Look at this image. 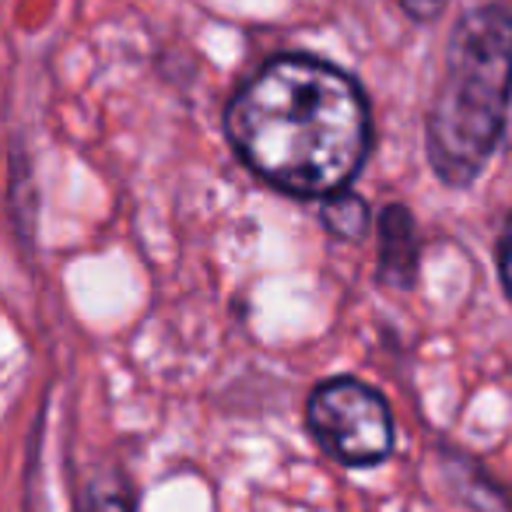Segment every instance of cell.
I'll return each mask as SVG.
<instances>
[{
	"instance_id": "cell-2",
	"label": "cell",
	"mask_w": 512,
	"mask_h": 512,
	"mask_svg": "<svg viewBox=\"0 0 512 512\" xmlns=\"http://www.w3.org/2000/svg\"><path fill=\"white\" fill-rule=\"evenodd\" d=\"M512 99V11L474 8L446 43V71L425 123L428 162L446 186H470L505 130Z\"/></svg>"
},
{
	"instance_id": "cell-7",
	"label": "cell",
	"mask_w": 512,
	"mask_h": 512,
	"mask_svg": "<svg viewBox=\"0 0 512 512\" xmlns=\"http://www.w3.org/2000/svg\"><path fill=\"white\" fill-rule=\"evenodd\" d=\"M446 4L449 0H400V8H404L411 18H418V22H432V18H439Z\"/></svg>"
},
{
	"instance_id": "cell-6",
	"label": "cell",
	"mask_w": 512,
	"mask_h": 512,
	"mask_svg": "<svg viewBox=\"0 0 512 512\" xmlns=\"http://www.w3.org/2000/svg\"><path fill=\"white\" fill-rule=\"evenodd\" d=\"M498 278H502V288L512 302V214L505 218L502 239H498Z\"/></svg>"
},
{
	"instance_id": "cell-4",
	"label": "cell",
	"mask_w": 512,
	"mask_h": 512,
	"mask_svg": "<svg viewBox=\"0 0 512 512\" xmlns=\"http://www.w3.org/2000/svg\"><path fill=\"white\" fill-rule=\"evenodd\" d=\"M418 274V228L404 204H390L379 214V281L411 288Z\"/></svg>"
},
{
	"instance_id": "cell-8",
	"label": "cell",
	"mask_w": 512,
	"mask_h": 512,
	"mask_svg": "<svg viewBox=\"0 0 512 512\" xmlns=\"http://www.w3.org/2000/svg\"><path fill=\"white\" fill-rule=\"evenodd\" d=\"M85 512H134V509H130L127 498H120V495H106V498H95V502L88 505Z\"/></svg>"
},
{
	"instance_id": "cell-1",
	"label": "cell",
	"mask_w": 512,
	"mask_h": 512,
	"mask_svg": "<svg viewBox=\"0 0 512 512\" xmlns=\"http://www.w3.org/2000/svg\"><path fill=\"white\" fill-rule=\"evenodd\" d=\"M235 155L292 197L348 190L372 141L369 102L351 74L316 57H278L225 109Z\"/></svg>"
},
{
	"instance_id": "cell-5",
	"label": "cell",
	"mask_w": 512,
	"mask_h": 512,
	"mask_svg": "<svg viewBox=\"0 0 512 512\" xmlns=\"http://www.w3.org/2000/svg\"><path fill=\"white\" fill-rule=\"evenodd\" d=\"M320 218L330 235H337V239H344V242H355V239H362L365 228H369V204H365V197H358V193L337 190V193H330V197H323Z\"/></svg>"
},
{
	"instance_id": "cell-3",
	"label": "cell",
	"mask_w": 512,
	"mask_h": 512,
	"mask_svg": "<svg viewBox=\"0 0 512 512\" xmlns=\"http://www.w3.org/2000/svg\"><path fill=\"white\" fill-rule=\"evenodd\" d=\"M313 439L344 467H376L393 453V414L383 393L351 376L327 379L306 404Z\"/></svg>"
}]
</instances>
